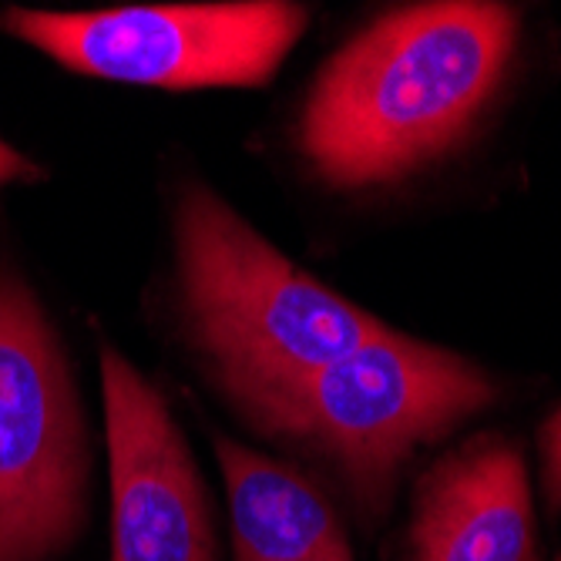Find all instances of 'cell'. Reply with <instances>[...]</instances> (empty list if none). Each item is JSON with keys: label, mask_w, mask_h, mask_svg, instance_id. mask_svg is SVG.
Wrapping results in <instances>:
<instances>
[{"label": "cell", "mask_w": 561, "mask_h": 561, "mask_svg": "<svg viewBox=\"0 0 561 561\" xmlns=\"http://www.w3.org/2000/svg\"><path fill=\"white\" fill-rule=\"evenodd\" d=\"M518 11L447 0L383 14L317 75L296 148L333 188L387 185L440 159L501 88Z\"/></svg>", "instance_id": "1"}, {"label": "cell", "mask_w": 561, "mask_h": 561, "mask_svg": "<svg viewBox=\"0 0 561 561\" xmlns=\"http://www.w3.org/2000/svg\"><path fill=\"white\" fill-rule=\"evenodd\" d=\"M175 260L195 340L256 421L310 374L387 330L299 270L202 182L182 185Z\"/></svg>", "instance_id": "2"}, {"label": "cell", "mask_w": 561, "mask_h": 561, "mask_svg": "<svg viewBox=\"0 0 561 561\" xmlns=\"http://www.w3.org/2000/svg\"><path fill=\"white\" fill-rule=\"evenodd\" d=\"M497 397L468 356L383 330L293 387L260 421L327 461L356 515L380 525L400 468Z\"/></svg>", "instance_id": "3"}, {"label": "cell", "mask_w": 561, "mask_h": 561, "mask_svg": "<svg viewBox=\"0 0 561 561\" xmlns=\"http://www.w3.org/2000/svg\"><path fill=\"white\" fill-rule=\"evenodd\" d=\"M306 24L310 11L286 0L0 11V27L11 37L75 75L165 91L263 88L299 44Z\"/></svg>", "instance_id": "4"}, {"label": "cell", "mask_w": 561, "mask_h": 561, "mask_svg": "<svg viewBox=\"0 0 561 561\" xmlns=\"http://www.w3.org/2000/svg\"><path fill=\"white\" fill-rule=\"evenodd\" d=\"M91 447L58 333L0 270V561H55L88 525Z\"/></svg>", "instance_id": "5"}, {"label": "cell", "mask_w": 561, "mask_h": 561, "mask_svg": "<svg viewBox=\"0 0 561 561\" xmlns=\"http://www.w3.org/2000/svg\"><path fill=\"white\" fill-rule=\"evenodd\" d=\"M112 561H219L213 504L165 397L101 343Z\"/></svg>", "instance_id": "6"}, {"label": "cell", "mask_w": 561, "mask_h": 561, "mask_svg": "<svg viewBox=\"0 0 561 561\" xmlns=\"http://www.w3.org/2000/svg\"><path fill=\"white\" fill-rule=\"evenodd\" d=\"M535 558V504L518 444L478 437L421 478L411 518V561Z\"/></svg>", "instance_id": "7"}, {"label": "cell", "mask_w": 561, "mask_h": 561, "mask_svg": "<svg viewBox=\"0 0 561 561\" xmlns=\"http://www.w3.org/2000/svg\"><path fill=\"white\" fill-rule=\"evenodd\" d=\"M232 561H356L333 501L302 471L232 437L216 440Z\"/></svg>", "instance_id": "8"}, {"label": "cell", "mask_w": 561, "mask_h": 561, "mask_svg": "<svg viewBox=\"0 0 561 561\" xmlns=\"http://www.w3.org/2000/svg\"><path fill=\"white\" fill-rule=\"evenodd\" d=\"M541 454H545V497L551 512H561V411L541 431Z\"/></svg>", "instance_id": "9"}, {"label": "cell", "mask_w": 561, "mask_h": 561, "mask_svg": "<svg viewBox=\"0 0 561 561\" xmlns=\"http://www.w3.org/2000/svg\"><path fill=\"white\" fill-rule=\"evenodd\" d=\"M34 179H41V169L0 138V188H8L14 182H34Z\"/></svg>", "instance_id": "10"}, {"label": "cell", "mask_w": 561, "mask_h": 561, "mask_svg": "<svg viewBox=\"0 0 561 561\" xmlns=\"http://www.w3.org/2000/svg\"><path fill=\"white\" fill-rule=\"evenodd\" d=\"M558 561H561V558H558Z\"/></svg>", "instance_id": "11"}]
</instances>
